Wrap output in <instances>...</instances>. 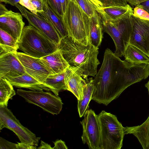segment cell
<instances>
[{"mask_svg": "<svg viewBox=\"0 0 149 149\" xmlns=\"http://www.w3.org/2000/svg\"><path fill=\"white\" fill-rule=\"evenodd\" d=\"M149 75V64L122 60L107 48L101 68L93 79L91 100L107 106L127 87Z\"/></svg>", "mask_w": 149, "mask_h": 149, "instance_id": "cell-1", "label": "cell"}, {"mask_svg": "<svg viewBox=\"0 0 149 149\" xmlns=\"http://www.w3.org/2000/svg\"><path fill=\"white\" fill-rule=\"evenodd\" d=\"M58 49L70 67L82 77L96 76L100 64L99 48L89 42L84 45L68 36L61 39Z\"/></svg>", "mask_w": 149, "mask_h": 149, "instance_id": "cell-2", "label": "cell"}, {"mask_svg": "<svg viewBox=\"0 0 149 149\" xmlns=\"http://www.w3.org/2000/svg\"><path fill=\"white\" fill-rule=\"evenodd\" d=\"M62 20L68 36L84 45L88 44L91 18L74 0H70Z\"/></svg>", "mask_w": 149, "mask_h": 149, "instance_id": "cell-3", "label": "cell"}, {"mask_svg": "<svg viewBox=\"0 0 149 149\" xmlns=\"http://www.w3.org/2000/svg\"><path fill=\"white\" fill-rule=\"evenodd\" d=\"M18 49L28 55L40 58L49 55L58 49V45L45 36L32 26L23 28Z\"/></svg>", "mask_w": 149, "mask_h": 149, "instance_id": "cell-4", "label": "cell"}, {"mask_svg": "<svg viewBox=\"0 0 149 149\" xmlns=\"http://www.w3.org/2000/svg\"><path fill=\"white\" fill-rule=\"evenodd\" d=\"M133 11L115 20L108 19L100 13L103 31L109 34L113 40L116 47L114 53L121 57L130 44L132 29L131 17Z\"/></svg>", "mask_w": 149, "mask_h": 149, "instance_id": "cell-5", "label": "cell"}, {"mask_svg": "<svg viewBox=\"0 0 149 149\" xmlns=\"http://www.w3.org/2000/svg\"><path fill=\"white\" fill-rule=\"evenodd\" d=\"M98 116L100 128L99 149H120L125 134V127L115 115L104 110Z\"/></svg>", "mask_w": 149, "mask_h": 149, "instance_id": "cell-6", "label": "cell"}, {"mask_svg": "<svg viewBox=\"0 0 149 149\" xmlns=\"http://www.w3.org/2000/svg\"><path fill=\"white\" fill-rule=\"evenodd\" d=\"M17 94L28 103L37 105L53 115H58L61 111L63 103L58 96L43 91L17 90Z\"/></svg>", "mask_w": 149, "mask_h": 149, "instance_id": "cell-7", "label": "cell"}, {"mask_svg": "<svg viewBox=\"0 0 149 149\" xmlns=\"http://www.w3.org/2000/svg\"><path fill=\"white\" fill-rule=\"evenodd\" d=\"M8 128L17 136L21 142L38 146L40 137L23 126L7 106H0V130Z\"/></svg>", "mask_w": 149, "mask_h": 149, "instance_id": "cell-8", "label": "cell"}, {"mask_svg": "<svg viewBox=\"0 0 149 149\" xmlns=\"http://www.w3.org/2000/svg\"><path fill=\"white\" fill-rule=\"evenodd\" d=\"M84 116L80 122L83 127V143L87 144L90 149H99L100 128L98 115L90 109L86 110Z\"/></svg>", "mask_w": 149, "mask_h": 149, "instance_id": "cell-9", "label": "cell"}, {"mask_svg": "<svg viewBox=\"0 0 149 149\" xmlns=\"http://www.w3.org/2000/svg\"><path fill=\"white\" fill-rule=\"evenodd\" d=\"M15 6L27 20L29 24L33 26L45 36L58 45L61 39L53 26L44 17L38 13L36 14L28 11L18 3Z\"/></svg>", "mask_w": 149, "mask_h": 149, "instance_id": "cell-10", "label": "cell"}, {"mask_svg": "<svg viewBox=\"0 0 149 149\" xmlns=\"http://www.w3.org/2000/svg\"><path fill=\"white\" fill-rule=\"evenodd\" d=\"M24 25L21 14L9 10L4 5L0 4V29L12 36L17 43Z\"/></svg>", "mask_w": 149, "mask_h": 149, "instance_id": "cell-11", "label": "cell"}, {"mask_svg": "<svg viewBox=\"0 0 149 149\" xmlns=\"http://www.w3.org/2000/svg\"><path fill=\"white\" fill-rule=\"evenodd\" d=\"M132 29L130 44L137 47L149 56V21L131 15Z\"/></svg>", "mask_w": 149, "mask_h": 149, "instance_id": "cell-12", "label": "cell"}, {"mask_svg": "<svg viewBox=\"0 0 149 149\" xmlns=\"http://www.w3.org/2000/svg\"><path fill=\"white\" fill-rule=\"evenodd\" d=\"M15 54L24 67L26 72L43 85L48 75L52 74L40 58L24 53L16 52Z\"/></svg>", "mask_w": 149, "mask_h": 149, "instance_id": "cell-13", "label": "cell"}, {"mask_svg": "<svg viewBox=\"0 0 149 149\" xmlns=\"http://www.w3.org/2000/svg\"><path fill=\"white\" fill-rule=\"evenodd\" d=\"M15 52L0 55V77H17L26 73Z\"/></svg>", "mask_w": 149, "mask_h": 149, "instance_id": "cell-14", "label": "cell"}, {"mask_svg": "<svg viewBox=\"0 0 149 149\" xmlns=\"http://www.w3.org/2000/svg\"><path fill=\"white\" fill-rule=\"evenodd\" d=\"M65 80L67 90L72 93L78 100H82L85 79L75 72L70 66L64 71Z\"/></svg>", "mask_w": 149, "mask_h": 149, "instance_id": "cell-15", "label": "cell"}, {"mask_svg": "<svg viewBox=\"0 0 149 149\" xmlns=\"http://www.w3.org/2000/svg\"><path fill=\"white\" fill-rule=\"evenodd\" d=\"M40 58L52 74L63 72L70 66L58 49L53 53Z\"/></svg>", "mask_w": 149, "mask_h": 149, "instance_id": "cell-16", "label": "cell"}, {"mask_svg": "<svg viewBox=\"0 0 149 149\" xmlns=\"http://www.w3.org/2000/svg\"><path fill=\"white\" fill-rule=\"evenodd\" d=\"M149 95V80L145 84ZM125 134H131L137 139L144 149H149V115L146 120L138 126L125 127Z\"/></svg>", "mask_w": 149, "mask_h": 149, "instance_id": "cell-17", "label": "cell"}, {"mask_svg": "<svg viewBox=\"0 0 149 149\" xmlns=\"http://www.w3.org/2000/svg\"><path fill=\"white\" fill-rule=\"evenodd\" d=\"M6 79L13 86L17 88H26L32 91L50 90L27 73L19 76L9 77Z\"/></svg>", "mask_w": 149, "mask_h": 149, "instance_id": "cell-18", "label": "cell"}, {"mask_svg": "<svg viewBox=\"0 0 149 149\" xmlns=\"http://www.w3.org/2000/svg\"><path fill=\"white\" fill-rule=\"evenodd\" d=\"M43 11L38 13L44 17L54 27L61 39L68 36L62 19L54 13L47 4L42 0Z\"/></svg>", "mask_w": 149, "mask_h": 149, "instance_id": "cell-19", "label": "cell"}, {"mask_svg": "<svg viewBox=\"0 0 149 149\" xmlns=\"http://www.w3.org/2000/svg\"><path fill=\"white\" fill-rule=\"evenodd\" d=\"M91 24L89 42L95 47L99 48L103 38V29L101 17L98 13L95 16L90 17Z\"/></svg>", "mask_w": 149, "mask_h": 149, "instance_id": "cell-20", "label": "cell"}, {"mask_svg": "<svg viewBox=\"0 0 149 149\" xmlns=\"http://www.w3.org/2000/svg\"><path fill=\"white\" fill-rule=\"evenodd\" d=\"M86 83L83 89V95L81 100H78V111L80 117L84 116L91 100L94 89L93 79L92 77L85 79Z\"/></svg>", "mask_w": 149, "mask_h": 149, "instance_id": "cell-21", "label": "cell"}, {"mask_svg": "<svg viewBox=\"0 0 149 149\" xmlns=\"http://www.w3.org/2000/svg\"><path fill=\"white\" fill-rule=\"evenodd\" d=\"M126 61L133 64H149V56L141 50L129 44L123 55Z\"/></svg>", "mask_w": 149, "mask_h": 149, "instance_id": "cell-22", "label": "cell"}, {"mask_svg": "<svg viewBox=\"0 0 149 149\" xmlns=\"http://www.w3.org/2000/svg\"><path fill=\"white\" fill-rule=\"evenodd\" d=\"M43 85L48 88L54 94L58 96L60 91L67 90L65 80L64 71L49 75L46 78Z\"/></svg>", "mask_w": 149, "mask_h": 149, "instance_id": "cell-23", "label": "cell"}, {"mask_svg": "<svg viewBox=\"0 0 149 149\" xmlns=\"http://www.w3.org/2000/svg\"><path fill=\"white\" fill-rule=\"evenodd\" d=\"M133 11L132 8L129 5L123 7L114 6L102 7L100 13L109 19L115 20L118 19L128 13Z\"/></svg>", "mask_w": 149, "mask_h": 149, "instance_id": "cell-24", "label": "cell"}, {"mask_svg": "<svg viewBox=\"0 0 149 149\" xmlns=\"http://www.w3.org/2000/svg\"><path fill=\"white\" fill-rule=\"evenodd\" d=\"M0 55L17 52L18 49V44L12 36L0 29Z\"/></svg>", "mask_w": 149, "mask_h": 149, "instance_id": "cell-25", "label": "cell"}, {"mask_svg": "<svg viewBox=\"0 0 149 149\" xmlns=\"http://www.w3.org/2000/svg\"><path fill=\"white\" fill-rule=\"evenodd\" d=\"M15 94L11 83L6 78L0 77V106H7L8 100Z\"/></svg>", "mask_w": 149, "mask_h": 149, "instance_id": "cell-26", "label": "cell"}, {"mask_svg": "<svg viewBox=\"0 0 149 149\" xmlns=\"http://www.w3.org/2000/svg\"><path fill=\"white\" fill-rule=\"evenodd\" d=\"M90 17L95 16L101 10L102 7L93 0H74Z\"/></svg>", "mask_w": 149, "mask_h": 149, "instance_id": "cell-27", "label": "cell"}, {"mask_svg": "<svg viewBox=\"0 0 149 149\" xmlns=\"http://www.w3.org/2000/svg\"><path fill=\"white\" fill-rule=\"evenodd\" d=\"M70 0H46L48 5L60 18L63 17L66 11Z\"/></svg>", "mask_w": 149, "mask_h": 149, "instance_id": "cell-28", "label": "cell"}, {"mask_svg": "<svg viewBox=\"0 0 149 149\" xmlns=\"http://www.w3.org/2000/svg\"><path fill=\"white\" fill-rule=\"evenodd\" d=\"M102 7L114 6L125 7L128 4L127 0H97Z\"/></svg>", "mask_w": 149, "mask_h": 149, "instance_id": "cell-29", "label": "cell"}, {"mask_svg": "<svg viewBox=\"0 0 149 149\" xmlns=\"http://www.w3.org/2000/svg\"><path fill=\"white\" fill-rule=\"evenodd\" d=\"M133 15L141 19L149 21V14L139 4L135 6L133 10Z\"/></svg>", "mask_w": 149, "mask_h": 149, "instance_id": "cell-30", "label": "cell"}, {"mask_svg": "<svg viewBox=\"0 0 149 149\" xmlns=\"http://www.w3.org/2000/svg\"><path fill=\"white\" fill-rule=\"evenodd\" d=\"M35 0H20L19 3L26 8L32 13L37 14L38 12L35 8L34 4Z\"/></svg>", "mask_w": 149, "mask_h": 149, "instance_id": "cell-31", "label": "cell"}, {"mask_svg": "<svg viewBox=\"0 0 149 149\" xmlns=\"http://www.w3.org/2000/svg\"><path fill=\"white\" fill-rule=\"evenodd\" d=\"M17 149L16 144L0 137V149Z\"/></svg>", "mask_w": 149, "mask_h": 149, "instance_id": "cell-32", "label": "cell"}, {"mask_svg": "<svg viewBox=\"0 0 149 149\" xmlns=\"http://www.w3.org/2000/svg\"><path fill=\"white\" fill-rule=\"evenodd\" d=\"M36 146L31 145L25 143L17 142L16 144L17 149H36Z\"/></svg>", "mask_w": 149, "mask_h": 149, "instance_id": "cell-33", "label": "cell"}, {"mask_svg": "<svg viewBox=\"0 0 149 149\" xmlns=\"http://www.w3.org/2000/svg\"><path fill=\"white\" fill-rule=\"evenodd\" d=\"M53 142L54 146L53 149H68L65 142L61 140H58Z\"/></svg>", "mask_w": 149, "mask_h": 149, "instance_id": "cell-34", "label": "cell"}, {"mask_svg": "<svg viewBox=\"0 0 149 149\" xmlns=\"http://www.w3.org/2000/svg\"><path fill=\"white\" fill-rule=\"evenodd\" d=\"M148 0H127V2L130 4L135 6Z\"/></svg>", "mask_w": 149, "mask_h": 149, "instance_id": "cell-35", "label": "cell"}, {"mask_svg": "<svg viewBox=\"0 0 149 149\" xmlns=\"http://www.w3.org/2000/svg\"><path fill=\"white\" fill-rule=\"evenodd\" d=\"M37 149H53V148L51 147L50 145L41 140L40 146Z\"/></svg>", "mask_w": 149, "mask_h": 149, "instance_id": "cell-36", "label": "cell"}, {"mask_svg": "<svg viewBox=\"0 0 149 149\" xmlns=\"http://www.w3.org/2000/svg\"><path fill=\"white\" fill-rule=\"evenodd\" d=\"M19 1L20 0H8L5 3L10 4L12 6H15L19 3Z\"/></svg>", "mask_w": 149, "mask_h": 149, "instance_id": "cell-37", "label": "cell"}, {"mask_svg": "<svg viewBox=\"0 0 149 149\" xmlns=\"http://www.w3.org/2000/svg\"><path fill=\"white\" fill-rule=\"evenodd\" d=\"M8 0H0V2H3L6 3Z\"/></svg>", "mask_w": 149, "mask_h": 149, "instance_id": "cell-38", "label": "cell"}]
</instances>
